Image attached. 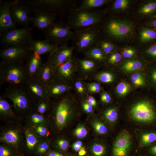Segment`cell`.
<instances>
[{
	"mask_svg": "<svg viewBox=\"0 0 156 156\" xmlns=\"http://www.w3.org/2000/svg\"><path fill=\"white\" fill-rule=\"evenodd\" d=\"M81 105L83 110L87 114H92L94 108L86 101V99L81 100Z\"/></svg>",
	"mask_w": 156,
	"mask_h": 156,
	"instance_id": "obj_52",
	"label": "cell"
},
{
	"mask_svg": "<svg viewBox=\"0 0 156 156\" xmlns=\"http://www.w3.org/2000/svg\"><path fill=\"white\" fill-rule=\"evenodd\" d=\"M151 78L153 81L156 85V69L153 70L152 72Z\"/></svg>",
	"mask_w": 156,
	"mask_h": 156,
	"instance_id": "obj_58",
	"label": "cell"
},
{
	"mask_svg": "<svg viewBox=\"0 0 156 156\" xmlns=\"http://www.w3.org/2000/svg\"><path fill=\"white\" fill-rule=\"evenodd\" d=\"M82 143L80 141H77L73 145V149L75 151H79L82 147Z\"/></svg>",
	"mask_w": 156,
	"mask_h": 156,
	"instance_id": "obj_56",
	"label": "cell"
},
{
	"mask_svg": "<svg viewBox=\"0 0 156 156\" xmlns=\"http://www.w3.org/2000/svg\"><path fill=\"white\" fill-rule=\"evenodd\" d=\"M78 99L75 94L70 91L51 101L48 113L53 117L58 130L65 127L70 119L79 112Z\"/></svg>",
	"mask_w": 156,
	"mask_h": 156,
	"instance_id": "obj_1",
	"label": "cell"
},
{
	"mask_svg": "<svg viewBox=\"0 0 156 156\" xmlns=\"http://www.w3.org/2000/svg\"><path fill=\"white\" fill-rule=\"evenodd\" d=\"M92 126L94 130L99 134H105L108 132L107 127L101 121L98 120L94 121L92 123Z\"/></svg>",
	"mask_w": 156,
	"mask_h": 156,
	"instance_id": "obj_45",
	"label": "cell"
},
{
	"mask_svg": "<svg viewBox=\"0 0 156 156\" xmlns=\"http://www.w3.org/2000/svg\"><path fill=\"white\" fill-rule=\"evenodd\" d=\"M86 100L87 102L91 105L94 108L96 107L97 106L96 101L94 97L92 95L88 94Z\"/></svg>",
	"mask_w": 156,
	"mask_h": 156,
	"instance_id": "obj_54",
	"label": "cell"
},
{
	"mask_svg": "<svg viewBox=\"0 0 156 156\" xmlns=\"http://www.w3.org/2000/svg\"><path fill=\"white\" fill-rule=\"evenodd\" d=\"M19 151L5 144L0 145V156H17L20 153Z\"/></svg>",
	"mask_w": 156,
	"mask_h": 156,
	"instance_id": "obj_36",
	"label": "cell"
},
{
	"mask_svg": "<svg viewBox=\"0 0 156 156\" xmlns=\"http://www.w3.org/2000/svg\"><path fill=\"white\" fill-rule=\"evenodd\" d=\"M17 156H24L23 155L20 153L18 154Z\"/></svg>",
	"mask_w": 156,
	"mask_h": 156,
	"instance_id": "obj_62",
	"label": "cell"
},
{
	"mask_svg": "<svg viewBox=\"0 0 156 156\" xmlns=\"http://www.w3.org/2000/svg\"><path fill=\"white\" fill-rule=\"evenodd\" d=\"M142 63L136 60L127 61L122 66V69L127 72H130L140 69L142 67Z\"/></svg>",
	"mask_w": 156,
	"mask_h": 156,
	"instance_id": "obj_37",
	"label": "cell"
},
{
	"mask_svg": "<svg viewBox=\"0 0 156 156\" xmlns=\"http://www.w3.org/2000/svg\"><path fill=\"white\" fill-rule=\"evenodd\" d=\"M46 156H63L62 154L59 152L50 150Z\"/></svg>",
	"mask_w": 156,
	"mask_h": 156,
	"instance_id": "obj_57",
	"label": "cell"
},
{
	"mask_svg": "<svg viewBox=\"0 0 156 156\" xmlns=\"http://www.w3.org/2000/svg\"><path fill=\"white\" fill-rule=\"evenodd\" d=\"M90 81H95L100 83L111 84L115 80L113 73L109 70H98L87 79Z\"/></svg>",
	"mask_w": 156,
	"mask_h": 156,
	"instance_id": "obj_27",
	"label": "cell"
},
{
	"mask_svg": "<svg viewBox=\"0 0 156 156\" xmlns=\"http://www.w3.org/2000/svg\"><path fill=\"white\" fill-rule=\"evenodd\" d=\"M76 57L73 58L55 68L56 79L71 85L77 74Z\"/></svg>",
	"mask_w": 156,
	"mask_h": 156,
	"instance_id": "obj_13",
	"label": "cell"
},
{
	"mask_svg": "<svg viewBox=\"0 0 156 156\" xmlns=\"http://www.w3.org/2000/svg\"><path fill=\"white\" fill-rule=\"evenodd\" d=\"M24 63L0 62V87L8 85H24L28 78Z\"/></svg>",
	"mask_w": 156,
	"mask_h": 156,
	"instance_id": "obj_5",
	"label": "cell"
},
{
	"mask_svg": "<svg viewBox=\"0 0 156 156\" xmlns=\"http://www.w3.org/2000/svg\"><path fill=\"white\" fill-rule=\"evenodd\" d=\"M26 62L25 66L28 77L38 78L44 64L40 55L33 52Z\"/></svg>",
	"mask_w": 156,
	"mask_h": 156,
	"instance_id": "obj_21",
	"label": "cell"
},
{
	"mask_svg": "<svg viewBox=\"0 0 156 156\" xmlns=\"http://www.w3.org/2000/svg\"><path fill=\"white\" fill-rule=\"evenodd\" d=\"M111 1L108 0H83L80 5L74 9L77 10H88L101 7Z\"/></svg>",
	"mask_w": 156,
	"mask_h": 156,
	"instance_id": "obj_30",
	"label": "cell"
},
{
	"mask_svg": "<svg viewBox=\"0 0 156 156\" xmlns=\"http://www.w3.org/2000/svg\"><path fill=\"white\" fill-rule=\"evenodd\" d=\"M140 38L143 42L155 39L156 38V32L149 29H143L140 33Z\"/></svg>",
	"mask_w": 156,
	"mask_h": 156,
	"instance_id": "obj_40",
	"label": "cell"
},
{
	"mask_svg": "<svg viewBox=\"0 0 156 156\" xmlns=\"http://www.w3.org/2000/svg\"><path fill=\"white\" fill-rule=\"evenodd\" d=\"M156 141V131L146 132L140 136L139 144L140 146H146Z\"/></svg>",
	"mask_w": 156,
	"mask_h": 156,
	"instance_id": "obj_33",
	"label": "cell"
},
{
	"mask_svg": "<svg viewBox=\"0 0 156 156\" xmlns=\"http://www.w3.org/2000/svg\"><path fill=\"white\" fill-rule=\"evenodd\" d=\"M83 54L84 58L93 60L100 64L105 62L107 55L96 46L88 49Z\"/></svg>",
	"mask_w": 156,
	"mask_h": 156,
	"instance_id": "obj_28",
	"label": "cell"
},
{
	"mask_svg": "<svg viewBox=\"0 0 156 156\" xmlns=\"http://www.w3.org/2000/svg\"><path fill=\"white\" fill-rule=\"evenodd\" d=\"M27 151L30 153H34L37 146L43 139L38 136L29 125L23 129Z\"/></svg>",
	"mask_w": 156,
	"mask_h": 156,
	"instance_id": "obj_24",
	"label": "cell"
},
{
	"mask_svg": "<svg viewBox=\"0 0 156 156\" xmlns=\"http://www.w3.org/2000/svg\"><path fill=\"white\" fill-rule=\"evenodd\" d=\"M23 130L17 126H11L4 129L0 136V141L19 151L23 142Z\"/></svg>",
	"mask_w": 156,
	"mask_h": 156,
	"instance_id": "obj_12",
	"label": "cell"
},
{
	"mask_svg": "<svg viewBox=\"0 0 156 156\" xmlns=\"http://www.w3.org/2000/svg\"><path fill=\"white\" fill-rule=\"evenodd\" d=\"M31 127L38 136L43 138H47L50 134L47 125H40Z\"/></svg>",
	"mask_w": 156,
	"mask_h": 156,
	"instance_id": "obj_41",
	"label": "cell"
},
{
	"mask_svg": "<svg viewBox=\"0 0 156 156\" xmlns=\"http://www.w3.org/2000/svg\"><path fill=\"white\" fill-rule=\"evenodd\" d=\"M19 0L11 1H0V35L10 30L16 28V24L14 21L11 15V8Z\"/></svg>",
	"mask_w": 156,
	"mask_h": 156,
	"instance_id": "obj_14",
	"label": "cell"
},
{
	"mask_svg": "<svg viewBox=\"0 0 156 156\" xmlns=\"http://www.w3.org/2000/svg\"><path fill=\"white\" fill-rule=\"evenodd\" d=\"M150 151L152 154L156 156V144L152 146L150 148Z\"/></svg>",
	"mask_w": 156,
	"mask_h": 156,
	"instance_id": "obj_60",
	"label": "cell"
},
{
	"mask_svg": "<svg viewBox=\"0 0 156 156\" xmlns=\"http://www.w3.org/2000/svg\"><path fill=\"white\" fill-rule=\"evenodd\" d=\"M67 23L62 19L55 22L44 31L45 39L51 44L59 46L73 40L74 31Z\"/></svg>",
	"mask_w": 156,
	"mask_h": 156,
	"instance_id": "obj_7",
	"label": "cell"
},
{
	"mask_svg": "<svg viewBox=\"0 0 156 156\" xmlns=\"http://www.w3.org/2000/svg\"><path fill=\"white\" fill-rule=\"evenodd\" d=\"M153 25L156 28V20H154L152 22Z\"/></svg>",
	"mask_w": 156,
	"mask_h": 156,
	"instance_id": "obj_61",
	"label": "cell"
},
{
	"mask_svg": "<svg viewBox=\"0 0 156 156\" xmlns=\"http://www.w3.org/2000/svg\"><path fill=\"white\" fill-rule=\"evenodd\" d=\"M69 12L67 23L74 30L99 25L103 21V14L99 10H77L74 8Z\"/></svg>",
	"mask_w": 156,
	"mask_h": 156,
	"instance_id": "obj_4",
	"label": "cell"
},
{
	"mask_svg": "<svg viewBox=\"0 0 156 156\" xmlns=\"http://www.w3.org/2000/svg\"><path fill=\"white\" fill-rule=\"evenodd\" d=\"M51 101L49 98L41 99L34 103L33 112L44 115L50 109Z\"/></svg>",
	"mask_w": 156,
	"mask_h": 156,
	"instance_id": "obj_32",
	"label": "cell"
},
{
	"mask_svg": "<svg viewBox=\"0 0 156 156\" xmlns=\"http://www.w3.org/2000/svg\"><path fill=\"white\" fill-rule=\"evenodd\" d=\"M86 86L89 94L93 95L99 93L103 90L101 84L95 81L86 83Z\"/></svg>",
	"mask_w": 156,
	"mask_h": 156,
	"instance_id": "obj_39",
	"label": "cell"
},
{
	"mask_svg": "<svg viewBox=\"0 0 156 156\" xmlns=\"http://www.w3.org/2000/svg\"><path fill=\"white\" fill-rule=\"evenodd\" d=\"M47 40H32L29 43L27 47L33 52H36L40 55L49 53L54 51L58 47Z\"/></svg>",
	"mask_w": 156,
	"mask_h": 156,
	"instance_id": "obj_23",
	"label": "cell"
},
{
	"mask_svg": "<svg viewBox=\"0 0 156 156\" xmlns=\"http://www.w3.org/2000/svg\"><path fill=\"white\" fill-rule=\"evenodd\" d=\"M77 75L85 80L99 70L100 64L93 60L84 57L76 58Z\"/></svg>",
	"mask_w": 156,
	"mask_h": 156,
	"instance_id": "obj_18",
	"label": "cell"
},
{
	"mask_svg": "<svg viewBox=\"0 0 156 156\" xmlns=\"http://www.w3.org/2000/svg\"><path fill=\"white\" fill-rule=\"evenodd\" d=\"M131 86L129 84L125 82H122L117 85L115 90L118 95L124 96L129 92Z\"/></svg>",
	"mask_w": 156,
	"mask_h": 156,
	"instance_id": "obj_44",
	"label": "cell"
},
{
	"mask_svg": "<svg viewBox=\"0 0 156 156\" xmlns=\"http://www.w3.org/2000/svg\"><path fill=\"white\" fill-rule=\"evenodd\" d=\"M135 52V50L133 49L126 48L123 50L122 54L125 58H130L134 54Z\"/></svg>",
	"mask_w": 156,
	"mask_h": 156,
	"instance_id": "obj_53",
	"label": "cell"
},
{
	"mask_svg": "<svg viewBox=\"0 0 156 156\" xmlns=\"http://www.w3.org/2000/svg\"><path fill=\"white\" fill-rule=\"evenodd\" d=\"M91 150L92 153L94 156H103L106 152L105 146L102 144L99 143L94 144Z\"/></svg>",
	"mask_w": 156,
	"mask_h": 156,
	"instance_id": "obj_46",
	"label": "cell"
},
{
	"mask_svg": "<svg viewBox=\"0 0 156 156\" xmlns=\"http://www.w3.org/2000/svg\"><path fill=\"white\" fill-rule=\"evenodd\" d=\"M49 97L50 99L57 98L71 91V85L56 79L46 86Z\"/></svg>",
	"mask_w": 156,
	"mask_h": 156,
	"instance_id": "obj_22",
	"label": "cell"
},
{
	"mask_svg": "<svg viewBox=\"0 0 156 156\" xmlns=\"http://www.w3.org/2000/svg\"><path fill=\"white\" fill-rule=\"evenodd\" d=\"M74 51V47L67 43L60 45L49 54L46 62L55 68L73 58Z\"/></svg>",
	"mask_w": 156,
	"mask_h": 156,
	"instance_id": "obj_15",
	"label": "cell"
},
{
	"mask_svg": "<svg viewBox=\"0 0 156 156\" xmlns=\"http://www.w3.org/2000/svg\"><path fill=\"white\" fill-rule=\"evenodd\" d=\"M129 133L125 130L121 131L114 142L113 153L114 156H127L132 143Z\"/></svg>",
	"mask_w": 156,
	"mask_h": 156,
	"instance_id": "obj_16",
	"label": "cell"
},
{
	"mask_svg": "<svg viewBox=\"0 0 156 156\" xmlns=\"http://www.w3.org/2000/svg\"><path fill=\"white\" fill-rule=\"evenodd\" d=\"M85 80L77 75L71 84L72 90L80 100L86 99L88 94Z\"/></svg>",
	"mask_w": 156,
	"mask_h": 156,
	"instance_id": "obj_26",
	"label": "cell"
},
{
	"mask_svg": "<svg viewBox=\"0 0 156 156\" xmlns=\"http://www.w3.org/2000/svg\"><path fill=\"white\" fill-rule=\"evenodd\" d=\"M133 24L125 21L113 18L108 20L102 27L103 34L112 39H119L127 37L132 32Z\"/></svg>",
	"mask_w": 156,
	"mask_h": 156,
	"instance_id": "obj_10",
	"label": "cell"
},
{
	"mask_svg": "<svg viewBox=\"0 0 156 156\" xmlns=\"http://www.w3.org/2000/svg\"><path fill=\"white\" fill-rule=\"evenodd\" d=\"M76 0H19V3L26 7L30 13L39 11L63 14L77 7Z\"/></svg>",
	"mask_w": 156,
	"mask_h": 156,
	"instance_id": "obj_2",
	"label": "cell"
},
{
	"mask_svg": "<svg viewBox=\"0 0 156 156\" xmlns=\"http://www.w3.org/2000/svg\"><path fill=\"white\" fill-rule=\"evenodd\" d=\"M103 114L106 119L110 123H114L118 119V112L114 107H110L106 109L103 112Z\"/></svg>",
	"mask_w": 156,
	"mask_h": 156,
	"instance_id": "obj_38",
	"label": "cell"
},
{
	"mask_svg": "<svg viewBox=\"0 0 156 156\" xmlns=\"http://www.w3.org/2000/svg\"><path fill=\"white\" fill-rule=\"evenodd\" d=\"M3 95L11 100L17 113L26 115L33 111L34 102L24 85H8Z\"/></svg>",
	"mask_w": 156,
	"mask_h": 156,
	"instance_id": "obj_3",
	"label": "cell"
},
{
	"mask_svg": "<svg viewBox=\"0 0 156 156\" xmlns=\"http://www.w3.org/2000/svg\"><path fill=\"white\" fill-rule=\"evenodd\" d=\"M133 121L139 123L150 124L156 121V110L153 105L147 101H140L134 104L130 112Z\"/></svg>",
	"mask_w": 156,
	"mask_h": 156,
	"instance_id": "obj_9",
	"label": "cell"
},
{
	"mask_svg": "<svg viewBox=\"0 0 156 156\" xmlns=\"http://www.w3.org/2000/svg\"><path fill=\"white\" fill-rule=\"evenodd\" d=\"M34 14V15L31 16L32 29L36 27L44 31L55 22L57 14L49 12L39 11Z\"/></svg>",
	"mask_w": 156,
	"mask_h": 156,
	"instance_id": "obj_19",
	"label": "cell"
},
{
	"mask_svg": "<svg viewBox=\"0 0 156 156\" xmlns=\"http://www.w3.org/2000/svg\"><path fill=\"white\" fill-rule=\"evenodd\" d=\"M47 138H43L37 146L34 152L37 156H45L50 150L51 142Z\"/></svg>",
	"mask_w": 156,
	"mask_h": 156,
	"instance_id": "obj_34",
	"label": "cell"
},
{
	"mask_svg": "<svg viewBox=\"0 0 156 156\" xmlns=\"http://www.w3.org/2000/svg\"><path fill=\"white\" fill-rule=\"evenodd\" d=\"M101 102L104 104H107L110 103L112 100V97L110 94L103 89L99 93Z\"/></svg>",
	"mask_w": 156,
	"mask_h": 156,
	"instance_id": "obj_50",
	"label": "cell"
},
{
	"mask_svg": "<svg viewBox=\"0 0 156 156\" xmlns=\"http://www.w3.org/2000/svg\"><path fill=\"white\" fill-rule=\"evenodd\" d=\"M108 39L100 40L96 46L107 55L113 52L115 48L114 44Z\"/></svg>",
	"mask_w": 156,
	"mask_h": 156,
	"instance_id": "obj_35",
	"label": "cell"
},
{
	"mask_svg": "<svg viewBox=\"0 0 156 156\" xmlns=\"http://www.w3.org/2000/svg\"><path fill=\"white\" fill-rule=\"evenodd\" d=\"M74 133L78 138H82L87 135V131L86 128L83 126L80 125L76 128Z\"/></svg>",
	"mask_w": 156,
	"mask_h": 156,
	"instance_id": "obj_51",
	"label": "cell"
},
{
	"mask_svg": "<svg viewBox=\"0 0 156 156\" xmlns=\"http://www.w3.org/2000/svg\"><path fill=\"white\" fill-rule=\"evenodd\" d=\"M75 36L72 46L77 53H83L96 46L100 39L101 31L99 25L74 30Z\"/></svg>",
	"mask_w": 156,
	"mask_h": 156,
	"instance_id": "obj_6",
	"label": "cell"
},
{
	"mask_svg": "<svg viewBox=\"0 0 156 156\" xmlns=\"http://www.w3.org/2000/svg\"><path fill=\"white\" fill-rule=\"evenodd\" d=\"M105 62L107 64L113 65L119 62L121 60L122 57L120 54L116 52H113L108 55Z\"/></svg>",
	"mask_w": 156,
	"mask_h": 156,
	"instance_id": "obj_43",
	"label": "cell"
},
{
	"mask_svg": "<svg viewBox=\"0 0 156 156\" xmlns=\"http://www.w3.org/2000/svg\"><path fill=\"white\" fill-rule=\"evenodd\" d=\"M37 78L45 86L48 85L56 79L54 68L47 62L44 63Z\"/></svg>",
	"mask_w": 156,
	"mask_h": 156,
	"instance_id": "obj_25",
	"label": "cell"
},
{
	"mask_svg": "<svg viewBox=\"0 0 156 156\" xmlns=\"http://www.w3.org/2000/svg\"><path fill=\"white\" fill-rule=\"evenodd\" d=\"M131 80L132 83L136 86H143L145 84L144 78L138 73H135L132 74Z\"/></svg>",
	"mask_w": 156,
	"mask_h": 156,
	"instance_id": "obj_47",
	"label": "cell"
},
{
	"mask_svg": "<svg viewBox=\"0 0 156 156\" xmlns=\"http://www.w3.org/2000/svg\"><path fill=\"white\" fill-rule=\"evenodd\" d=\"M156 9V3L152 2L147 4L140 8L139 13L146 14L152 12Z\"/></svg>",
	"mask_w": 156,
	"mask_h": 156,
	"instance_id": "obj_48",
	"label": "cell"
},
{
	"mask_svg": "<svg viewBox=\"0 0 156 156\" xmlns=\"http://www.w3.org/2000/svg\"></svg>",
	"mask_w": 156,
	"mask_h": 156,
	"instance_id": "obj_63",
	"label": "cell"
},
{
	"mask_svg": "<svg viewBox=\"0 0 156 156\" xmlns=\"http://www.w3.org/2000/svg\"><path fill=\"white\" fill-rule=\"evenodd\" d=\"M3 95L0 96V116L3 119H12L15 118L16 115L13 112L12 106Z\"/></svg>",
	"mask_w": 156,
	"mask_h": 156,
	"instance_id": "obj_29",
	"label": "cell"
},
{
	"mask_svg": "<svg viewBox=\"0 0 156 156\" xmlns=\"http://www.w3.org/2000/svg\"><path fill=\"white\" fill-rule=\"evenodd\" d=\"M27 122L29 126L33 127L40 125H47L48 121L44 115L34 112H31L26 115Z\"/></svg>",
	"mask_w": 156,
	"mask_h": 156,
	"instance_id": "obj_31",
	"label": "cell"
},
{
	"mask_svg": "<svg viewBox=\"0 0 156 156\" xmlns=\"http://www.w3.org/2000/svg\"><path fill=\"white\" fill-rule=\"evenodd\" d=\"M56 147L61 151H66L68 147V141L64 139L60 138L57 140L55 142Z\"/></svg>",
	"mask_w": 156,
	"mask_h": 156,
	"instance_id": "obj_49",
	"label": "cell"
},
{
	"mask_svg": "<svg viewBox=\"0 0 156 156\" xmlns=\"http://www.w3.org/2000/svg\"><path fill=\"white\" fill-rule=\"evenodd\" d=\"M31 27L16 28L0 35L1 43L4 47H27L33 40Z\"/></svg>",
	"mask_w": 156,
	"mask_h": 156,
	"instance_id": "obj_8",
	"label": "cell"
},
{
	"mask_svg": "<svg viewBox=\"0 0 156 156\" xmlns=\"http://www.w3.org/2000/svg\"><path fill=\"white\" fill-rule=\"evenodd\" d=\"M146 52L152 56L156 57V44L150 47L146 51Z\"/></svg>",
	"mask_w": 156,
	"mask_h": 156,
	"instance_id": "obj_55",
	"label": "cell"
},
{
	"mask_svg": "<svg viewBox=\"0 0 156 156\" xmlns=\"http://www.w3.org/2000/svg\"><path fill=\"white\" fill-rule=\"evenodd\" d=\"M24 85L34 103L41 99L49 98L46 86L37 78H28Z\"/></svg>",
	"mask_w": 156,
	"mask_h": 156,
	"instance_id": "obj_17",
	"label": "cell"
},
{
	"mask_svg": "<svg viewBox=\"0 0 156 156\" xmlns=\"http://www.w3.org/2000/svg\"><path fill=\"white\" fill-rule=\"evenodd\" d=\"M18 2L13 5L11 8L12 18L16 25L22 26L23 27H29L31 23V16L28 9Z\"/></svg>",
	"mask_w": 156,
	"mask_h": 156,
	"instance_id": "obj_20",
	"label": "cell"
},
{
	"mask_svg": "<svg viewBox=\"0 0 156 156\" xmlns=\"http://www.w3.org/2000/svg\"><path fill=\"white\" fill-rule=\"evenodd\" d=\"M32 53L27 47H4L0 50L1 62L7 63H24Z\"/></svg>",
	"mask_w": 156,
	"mask_h": 156,
	"instance_id": "obj_11",
	"label": "cell"
},
{
	"mask_svg": "<svg viewBox=\"0 0 156 156\" xmlns=\"http://www.w3.org/2000/svg\"><path fill=\"white\" fill-rule=\"evenodd\" d=\"M129 3L127 0H116L112 3L110 10L112 11L125 10L128 7Z\"/></svg>",
	"mask_w": 156,
	"mask_h": 156,
	"instance_id": "obj_42",
	"label": "cell"
},
{
	"mask_svg": "<svg viewBox=\"0 0 156 156\" xmlns=\"http://www.w3.org/2000/svg\"><path fill=\"white\" fill-rule=\"evenodd\" d=\"M87 151L84 147H82L78 151V155L79 156H83L86 154Z\"/></svg>",
	"mask_w": 156,
	"mask_h": 156,
	"instance_id": "obj_59",
	"label": "cell"
}]
</instances>
